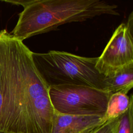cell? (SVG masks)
Returning a JSON list of instances; mask_svg holds the SVG:
<instances>
[{
  "label": "cell",
  "mask_w": 133,
  "mask_h": 133,
  "mask_svg": "<svg viewBox=\"0 0 133 133\" xmlns=\"http://www.w3.org/2000/svg\"><path fill=\"white\" fill-rule=\"evenodd\" d=\"M117 119L116 133H133V103Z\"/></svg>",
  "instance_id": "obj_9"
},
{
  "label": "cell",
  "mask_w": 133,
  "mask_h": 133,
  "mask_svg": "<svg viewBox=\"0 0 133 133\" xmlns=\"http://www.w3.org/2000/svg\"><path fill=\"white\" fill-rule=\"evenodd\" d=\"M117 6L101 0H30L10 33L22 41L63 24L101 15L119 16Z\"/></svg>",
  "instance_id": "obj_2"
},
{
  "label": "cell",
  "mask_w": 133,
  "mask_h": 133,
  "mask_svg": "<svg viewBox=\"0 0 133 133\" xmlns=\"http://www.w3.org/2000/svg\"><path fill=\"white\" fill-rule=\"evenodd\" d=\"M133 103L132 95L129 97L127 94L118 92L111 95L107 106L105 116L107 119L118 117L129 108Z\"/></svg>",
  "instance_id": "obj_8"
},
{
  "label": "cell",
  "mask_w": 133,
  "mask_h": 133,
  "mask_svg": "<svg viewBox=\"0 0 133 133\" xmlns=\"http://www.w3.org/2000/svg\"><path fill=\"white\" fill-rule=\"evenodd\" d=\"M133 87V64L125 66L113 74L104 77L103 90L111 94L128 93Z\"/></svg>",
  "instance_id": "obj_7"
},
{
  "label": "cell",
  "mask_w": 133,
  "mask_h": 133,
  "mask_svg": "<svg viewBox=\"0 0 133 133\" xmlns=\"http://www.w3.org/2000/svg\"><path fill=\"white\" fill-rule=\"evenodd\" d=\"M117 123V117L108 119L92 133H116Z\"/></svg>",
  "instance_id": "obj_10"
},
{
  "label": "cell",
  "mask_w": 133,
  "mask_h": 133,
  "mask_svg": "<svg viewBox=\"0 0 133 133\" xmlns=\"http://www.w3.org/2000/svg\"><path fill=\"white\" fill-rule=\"evenodd\" d=\"M32 53L23 41L0 31V131L51 132L55 111Z\"/></svg>",
  "instance_id": "obj_1"
},
{
  "label": "cell",
  "mask_w": 133,
  "mask_h": 133,
  "mask_svg": "<svg viewBox=\"0 0 133 133\" xmlns=\"http://www.w3.org/2000/svg\"><path fill=\"white\" fill-rule=\"evenodd\" d=\"M0 133H10V132H4V131H0Z\"/></svg>",
  "instance_id": "obj_11"
},
{
  "label": "cell",
  "mask_w": 133,
  "mask_h": 133,
  "mask_svg": "<svg viewBox=\"0 0 133 133\" xmlns=\"http://www.w3.org/2000/svg\"><path fill=\"white\" fill-rule=\"evenodd\" d=\"M48 94L55 112L73 115L105 116L112 95L97 88L74 85L49 87Z\"/></svg>",
  "instance_id": "obj_4"
},
{
  "label": "cell",
  "mask_w": 133,
  "mask_h": 133,
  "mask_svg": "<svg viewBox=\"0 0 133 133\" xmlns=\"http://www.w3.org/2000/svg\"><path fill=\"white\" fill-rule=\"evenodd\" d=\"M32 57L36 69L48 87L74 85L103 90L105 76L96 68L98 57H85L57 50L33 52Z\"/></svg>",
  "instance_id": "obj_3"
},
{
  "label": "cell",
  "mask_w": 133,
  "mask_h": 133,
  "mask_svg": "<svg viewBox=\"0 0 133 133\" xmlns=\"http://www.w3.org/2000/svg\"><path fill=\"white\" fill-rule=\"evenodd\" d=\"M107 120L102 116L73 115L55 112L50 133H92Z\"/></svg>",
  "instance_id": "obj_6"
},
{
  "label": "cell",
  "mask_w": 133,
  "mask_h": 133,
  "mask_svg": "<svg viewBox=\"0 0 133 133\" xmlns=\"http://www.w3.org/2000/svg\"><path fill=\"white\" fill-rule=\"evenodd\" d=\"M133 12L126 22L119 25L113 33L100 56L96 68L104 76L133 64Z\"/></svg>",
  "instance_id": "obj_5"
}]
</instances>
